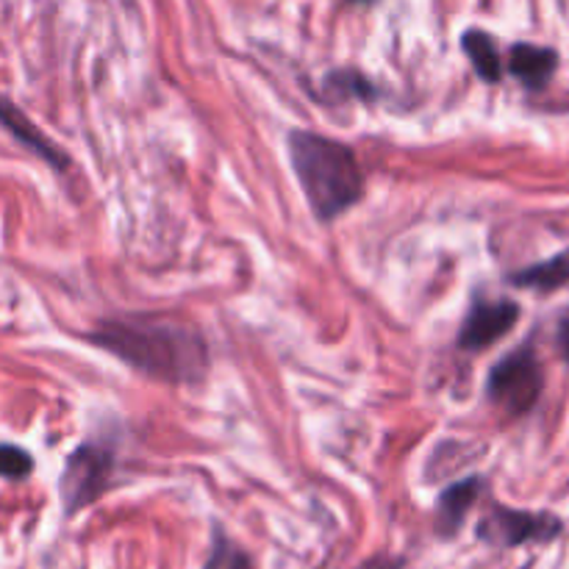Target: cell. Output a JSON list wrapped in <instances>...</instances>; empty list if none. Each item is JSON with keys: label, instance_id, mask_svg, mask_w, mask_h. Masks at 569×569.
I'll use <instances>...</instances> for the list:
<instances>
[{"label": "cell", "instance_id": "1", "mask_svg": "<svg viewBox=\"0 0 569 569\" xmlns=\"http://www.w3.org/2000/svg\"><path fill=\"white\" fill-rule=\"evenodd\" d=\"M89 342L117 356L133 370L167 383H194L209 370V348L200 331L156 317L106 320L89 333Z\"/></svg>", "mask_w": 569, "mask_h": 569}, {"label": "cell", "instance_id": "2", "mask_svg": "<svg viewBox=\"0 0 569 569\" xmlns=\"http://www.w3.org/2000/svg\"><path fill=\"white\" fill-rule=\"evenodd\" d=\"M289 159L317 220H337L365 194V172L345 142L311 131H292Z\"/></svg>", "mask_w": 569, "mask_h": 569}, {"label": "cell", "instance_id": "3", "mask_svg": "<svg viewBox=\"0 0 569 569\" xmlns=\"http://www.w3.org/2000/svg\"><path fill=\"white\" fill-rule=\"evenodd\" d=\"M545 389V372L531 345H522L515 353L492 367L487 381V395L495 406L509 417H522L537 406Z\"/></svg>", "mask_w": 569, "mask_h": 569}, {"label": "cell", "instance_id": "4", "mask_svg": "<svg viewBox=\"0 0 569 569\" xmlns=\"http://www.w3.org/2000/svg\"><path fill=\"white\" fill-rule=\"evenodd\" d=\"M111 470H114V453L103 442H87L67 459L61 472V503L67 515L87 509L89 503L100 498L109 487Z\"/></svg>", "mask_w": 569, "mask_h": 569}, {"label": "cell", "instance_id": "5", "mask_svg": "<svg viewBox=\"0 0 569 569\" xmlns=\"http://www.w3.org/2000/svg\"><path fill=\"white\" fill-rule=\"evenodd\" d=\"M565 531V522L545 511H517L495 506L478 526V537L495 548H520L531 542H553Z\"/></svg>", "mask_w": 569, "mask_h": 569}, {"label": "cell", "instance_id": "6", "mask_svg": "<svg viewBox=\"0 0 569 569\" xmlns=\"http://www.w3.org/2000/svg\"><path fill=\"white\" fill-rule=\"evenodd\" d=\"M517 320H520V306L515 300H476L461 322L459 348L467 353L492 348L517 326Z\"/></svg>", "mask_w": 569, "mask_h": 569}, {"label": "cell", "instance_id": "7", "mask_svg": "<svg viewBox=\"0 0 569 569\" xmlns=\"http://www.w3.org/2000/svg\"><path fill=\"white\" fill-rule=\"evenodd\" d=\"M0 126H3L6 131L17 139V142L26 144V148L33 150L37 156H42V159L48 161L50 167H56V170H64V167L70 164V159L64 156V150L56 148V144L50 142V139L44 137V133L39 131V128L33 126V122L28 120V117L22 114L14 103H9L6 98H0Z\"/></svg>", "mask_w": 569, "mask_h": 569}, {"label": "cell", "instance_id": "8", "mask_svg": "<svg viewBox=\"0 0 569 569\" xmlns=\"http://www.w3.org/2000/svg\"><path fill=\"white\" fill-rule=\"evenodd\" d=\"M556 67H559V53L542 44L520 42L509 53V72L528 89H542L556 76Z\"/></svg>", "mask_w": 569, "mask_h": 569}, {"label": "cell", "instance_id": "9", "mask_svg": "<svg viewBox=\"0 0 569 569\" xmlns=\"http://www.w3.org/2000/svg\"><path fill=\"white\" fill-rule=\"evenodd\" d=\"M481 478H465V481L453 483V487H448L439 495L437 531L442 533V537H453V533L465 526L467 515L472 511L476 500L481 498Z\"/></svg>", "mask_w": 569, "mask_h": 569}, {"label": "cell", "instance_id": "10", "mask_svg": "<svg viewBox=\"0 0 569 569\" xmlns=\"http://www.w3.org/2000/svg\"><path fill=\"white\" fill-rule=\"evenodd\" d=\"M461 48H465L467 59L476 67L478 78L489 83H498L503 78V59H500L498 42L487 31H476V28L467 31L461 37Z\"/></svg>", "mask_w": 569, "mask_h": 569}, {"label": "cell", "instance_id": "11", "mask_svg": "<svg viewBox=\"0 0 569 569\" xmlns=\"http://www.w3.org/2000/svg\"><path fill=\"white\" fill-rule=\"evenodd\" d=\"M509 281L520 289H539V292H553L569 281V250L567 253L553 256L548 261L526 267L520 272H511Z\"/></svg>", "mask_w": 569, "mask_h": 569}, {"label": "cell", "instance_id": "12", "mask_svg": "<svg viewBox=\"0 0 569 569\" xmlns=\"http://www.w3.org/2000/svg\"><path fill=\"white\" fill-rule=\"evenodd\" d=\"M203 569H253L248 553L231 542L222 531H214V545Z\"/></svg>", "mask_w": 569, "mask_h": 569}, {"label": "cell", "instance_id": "13", "mask_svg": "<svg viewBox=\"0 0 569 569\" xmlns=\"http://www.w3.org/2000/svg\"><path fill=\"white\" fill-rule=\"evenodd\" d=\"M326 89L339 92V98H359V100L376 98V87H372V83L356 70L331 72V76L326 78Z\"/></svg>", "mask_w": 569, "mask_h": 569}, {"label": "cell", "instance_id": "14", "mask_svg": "<svg viewBox=\"0 0 569 569\" xmlns=\"http://www.w3.org/2000/svg\"><path fill=\"white\" fill-rule=\"evenodd\" d=\"M33 459L31 453H26L17 445H0V478H9V481H22V478L31 476Z\"/></svg>", "mask_w": 569, "mask_h": 569}, {"label": "cell", "instance_id": "15", "mask_svg": "<svg viewBox=\"0 0 569 569\" xmlns=\"http://www.w3.org/2000/svg\"><path fill=\"white\" fill-rule=\"evenodd\" d=\"M556 339H559V350L569 365V309L559 317V333H556Z\"/></svg>", "mask_w": 569, "mask_h": 569}, {"label": "cell", "instance_id": "16", "mask_svg": "<svg viewBox=\"0 0 569 569\" xmlns=\"http://www.w3.org/2000/svg\"><path fill=\"white\" fill-rule=\"evenodd\" d=\"M353 3H370V0H353Z\"/></svg>", "mask_w": 569, "mask_h": 569}]
</instances>
